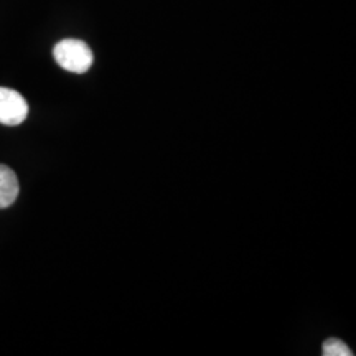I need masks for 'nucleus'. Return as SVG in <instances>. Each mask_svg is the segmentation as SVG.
Masks as SVG:
<instances>
[{"label": "nucleus", "mask_w": 356, "mask_h": 356, "mask_svg": "<svg viewBox=\"0 0 356 356\" xmlns=\"http://www.w3.org/2000/svg\"><path fill=\"white\" fill-rule=\"evenodd\" d=\"M20 185L15 172L7 165H0V208H8L19 197Z\"/></svg>", "instance_id": "3"}, {"label": "nucleus", "mask_w": 356, "mask_h": 356, "mask_svg": "<svg viewBox=\"0 0 356 356\" xmlns=\"http://www.w3.org/2000/svg\"><path fill=\"white\" fill-rule=\"evenodd\" d=\"M53 56L61 68L70 71V73H86L92 66L95 56H92L91 48L81 40L66 38L61 40L53 48Z\"/></svg>", "instance_id": "1"}, {"label": "nucleus", "mask_w": 356, "mask_h": 356, "mask_svg": "<svg viewBox=\"0 0 356 356\" xmlns=\"http://www.w3.org/2000/svg\"><path fill=\"white\" fill-rule=\"evenodd\" d=\"M322 353L325 356H353V351L338 338H328L322 346Z\"/></svg>", "instance_id": "4"}, {"label": "nucleus", "mask_w": 356, "mask_h": 356, "mask_svg": "<svg viewBox=\"0 0 356 356\" xmlns=\"http://www.w3.org/2000/svg\"><path fill=\"white\" fill-rule=\"evenodd\" d=\"M29 115V104L19 91L0 86V124L20 126Z\"/></svg>", "instance_id": "2"}]
</instances>
